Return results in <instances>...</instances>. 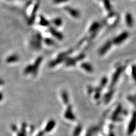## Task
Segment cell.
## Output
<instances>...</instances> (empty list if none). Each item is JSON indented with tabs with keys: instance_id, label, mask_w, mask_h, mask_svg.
Wrapping results in <instances>:
<instances>
[{
	"instance_id": "52a82bcc",
	"label": "cell",
	"mask_w": 136,
	"mask_h": 136,
	"mask_svg": "<svg viewBox=\"0 0 136 136\" xmlns=\"http://www.w3.org/2000/svg\"><path fill=\"white\" fill-rule=\"evenodd\" d=\"M125 21L127 25L129 27H131L133 25V19L132 15L130 14H126L125 17Z\"/></svg>"
},
{
	"instance_id": "3957f363",
	"label": "cell",
	"mask_w": 136,
	"mask_h": 136,
	"mask_svg": "<svg viewBox=\"0 0 136 136\" xmlns=\"http://www.w3.org/2000/svg\"><path fill=\"white\" fill-rule=\"evenodd\" d=\"M111 45H112V44H111L110 42H107L106 44H105V45H104L99 50V54L100 55H102L104 53H106V52L108 51V49H110V48H111Z\"/></svg>"
},
{
	"instance_id": "5b68a950",
	"label": "cell",
	"mask_w": 136,
	"mask_h": 136,
	"mask_svg": "<svg viewBox=\"0 0 136 136\" xmlns=\"http://www.w3.org/2000/svg\"><path fill=\"white\" fill-rule=\"evenodd\" d=\"M66 10L69 12L70 14L72 15V16L75 17V18H78L79 17V13L78 10H76V9L71 8L69 7H67L66 8Z\"/></svg>"
},
{
	"instance_id": "30bf717a",
	"label": "cell",
	"mask_w": 136,
	"mask_h": 136,
	"mask_svg": "<svg viewBox=\"0 0 136 136\" xmlns=\"http://www.w3.org/2000/svg\"><path fill=\"white\" fill-rule=\"evenodd\" d=\"M55 125V122L54 121L52 120V121H49V123L48 124L47 127H46V131L49 132L51 131V130L53 128Z\"/></svg>"
},
{
	"instance_id": "ba28073f",
	"label": "cell",
	"mask_w": 136,
	"mask_h": 136,
	"mask_svg": "<svg viewBox=\"0 0 136 136\" xmlns=\"http://www.w3.org/2000/svg\"><path fill=\"white\" fill-rule=\"evenodd\" d=\"M81 67L83 68V69H85V70L89 72H92L93 71V69H92V67L88 63H83L81 64Z\"/></svg>"
},
{
	"instance_id": "7a4b0ae2",
	"label": "cell",
	"mask_w": 136,
	"mask_h": 136,
	"mask_svg": "<svg viewBox=\"0 0 136 136\" xmlns=\"http://www.w3.org/2000/svg\"><path fill=\"white\" fill-rule=\"evenodd\" d=\"M128 36H129V34L128 32H124L120 34V35H119L118 36L115 38V39H114L113 40V43L116 44H121V43L125 40L128 38Z\"/></svg>"
},
{
	"instance_id": "ac0fdd59",
	"label": "cell",
	"mask_w": 136,
	"mask_h": 136,
	"mask_svg": "<svg viewBox=\"0 0 136 136\" xmlns=\"http://www.w3.org/2000/svg\"><path fill=\"white\" fill-rule=\"evenodd\" d=\"M107 80L106 78H104L103 80H102V81H101V85H103V86H104L107 83Z\"/></svg>"
},
{
	"instance_id": "2e32d148",
	"label": "cell",
	"mask_w": 136,
	"mask_h": 136,
	"mask_svg": "<svg viewBox=\"0 0 136 136\" xmlns=\"http://www.w3.org/2000/svg\"><path fill=\"white\" fill-rule=\"evenodd\" d=\"M133 76L135 79H136V68L135 67L133 68Z\"/></svg>"
},
{
	"instance_id": "9c48e42d",
	"label": "cell",
	"mask_w": 136,
	"mask_h": 136,
	"mask_svg": "<svg viewBox=\"0 0 136 136\" xmlns=\"http://www.w3.org/2000/svg\"><path fill=\"white\" fill-rule=\"evenodd\" d=\"M51 33H52V35H54L56 37V38H57L58 39H63V35H62V34L60 32H58L57 31H56L55 29H51Z\"/></svg>"
},
{
	"instance_id": "7c38bea8",
	"label": "cell",
	"mask_w": 136,
	"mask_h": 136,
	"mask_svg": "<svg viewBox=\"0 0 136 136\" xmlns=\"http://www.w3.org/2000/svg\"><path fill=\"white\" fill-rule=\"evenodd\" d=\"M99 26V24L98 22H94L90 27V31H95L96 30H97Z\"/></svg>"
},
{
	"instance_id": "8fae6325",
	"label": "cell",
	"mask_w": 136,
	"mask_h": 136,
	"mask_svg": "<svg viewBox=\"0 0 136 136\" xmlns=\"http://www.w3.org/2000/svg\"><path fill=\"white\" fill-rule=\"evenodd\" d=\"M62 97L63 99V101L65 104H67L69 103V98L66 91H63L62 93Z\"/></svg>"
},
{
	"instance_id": "277c9868",
	"label": "cell",
	"mask_w": 136,
	"mask_h": 136,
	"mask_svg": "<svg viewBox=\"0 0 136 136\" xmlns=\"http://www.w3.org/2000/svg\"><path fill=\"white\" fill-rule=\"evenodd\" d=\"M65 116L66 119H69L71 120H75V117L74 116L73 114L72 113V108L70 106L67 108V110L66 111L65 114Z\"/></svg>"
},
{
	"instance_id": "8992f818",
	"label": "cell",
	"mask_w": 136,
	"mask_h": 136,
	"mask_svg": "<svg viewBox=\"0 0 136 136\" xmlns=\"http://www.w3.org/2000/svg\"><path fill=\"white\" fill-rule=\"evenodd\" d=\"M121 71H122L121 68H119V69H118L116 70L115 73L114 74V75L113 76L112 80V85L115 84L116 82L117 81V79H118L119 78L120 74H121Z\"/></svg>"
},
{
	"instance_id": "6da1fadb",
	"label": "cell",
	"mask_w": 136,
	"mask_h": 136,
	"mask_svg": "<svg viewBox=\"0 0 136 136\" xmlns=\"http://www.w3.org/2000/svg\"><path fill=\"white\" fill-rule=\"evenodd\" d=\"M136 127V111L133 113L132 116V118L129 124L128 128V133L129 134H132Z\"/></svg>"
},
{
	"instance_id": "4fadbf2b",
	"label": "cell",
	"mask_w": 136,
	"mask_h": 136,
	"mask_svg": "<svg viewBox=\"0 0 136 136\" xmlns=\"http://www.w3.org/2000/svg\"><path fill=\"white\" fill-rule=\"evenodd\" d=\"M53 23L56 26H60L62 24V21L60 18H57V19H56L53 21Z\"/></svg>"
},
{
	"instance_id": "e0dca14e",
	"label": "cell",
	"mask_w": 136,
	"mask_h": 136,
	"mask_svg": "<svg viewBox=\"0 0 136 136\" xmlns=\"http://www.w3.org/2000/svg\"><path fill=\"white\" fill-rule=\"evenodd\" d=\"M68 0H54V2L56 3H61V2H65L67 1Z\"/></svg>"
},
{
	"instance_id": "9a60e30c",
	"label": "cell",
	"mask_w": 136,
	"mask_h": 136,
	"mask_svg": "<svg viewBox=\"0 0 136 136\" xmlns=\"http://www.w3.org/2000/svg\"><path fill=\"white\" fill-rule=\"evenodd\" d=\"M105 4H106L107 5H106V8L108 10H109L111 9V4H110V2L109 1H108V0H105Z\"/></svg>"
},
{
	"instance_id": "5bb4252c",
	"label": "cell",
	"mask_w": 136,
	"mask_h": 136,
	"mask_svg": "<svg viewBox=\"0 0 136 136\" xmlns=\"http://www.w3.org/2000/svg\"><path fill=\"white\" fill-rule=\"evenodd\" d=\"M81 128L80 127V126L77 127L74 131V134H73L74 136H78L80 133V132H81Z\"/></svg>"
},
{
	"instance_id": "d6986e66",
	"label": "cell",
	"mask_w": 136,
	"mask_h": 136,
	"mask_svg": "<svg viewBox=\"0 0 136 136\" xmlns=\"http://www.w3.org/2000/svg\"><path fill=\"white\" fill-rule=\"evenodd\" d=\"M110 136H114V135H113V134H111L110 135Z\"/></svg>"
}]
</instances>
